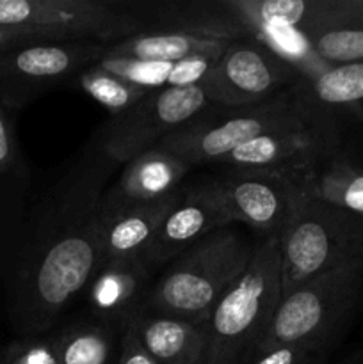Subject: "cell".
<instances>
[{"label":"cell","instance_id":"ac0fdd59","mask_svg":"<svg viewBox=\"0 0 363 364\" xmlns=\"http://www.w3.org/2000/svg\"><path fill=\"white\" fill-rule=\"evenodd\" d=\"M178 194L153 205L102 212V263L144 258L160 223L174 205Z\"/></svg>","mask_w":363,"mask_h":364},{"label":"cell","instance_id":"4dcf8cb0","mask_svg":"<svg viewBox=\"0 0 363 364\" xmlns=\"http://www.w3.org/2000/svg\"><path fill=\"white\" fill-rule=\"evenodd\" d=\"M338 364H363V352H359V350L352 352V354H349L347 358L342 359Z\"/></svg>","mask_w":363,"mask_h":364},{"label":"cell","instance_id":"d4e9b609","mask_svg":"<svg viewBox=\"0 0 363 364\" xmlns=\"http://www.w3.org/2000/svg\"><path fill=\"white\" fill-rule=\"evenodd\" d=\"M71 82L85 95L91 96L95 102H98L110 116H120V114L127 112L149 92L110 73L109 70L96 63L84 68Z\"/></svg>","mask_w":363,"mask_h":364},{"label":"cell","instance_id":"44dd1931","mask_svg":"<svg viewBox=\"0 0 363 364\" xmlns=\"http://www.w3.org/2000/svg\"><path fill=\"white\" fill-rule=\"evenodd\" d=\"M121 333L98 318L77 320L50 336L59 364H120Z\"/></svg>","mask_w":363,"mask_h":364},{"label":"cell","instance_id":"f546056e","mask_svg":"<svg viewBox=\"0 0 363 364\" xmlns=\"http://www.w3.org/2000/svg\"><path fill=\"white\" fill-rule=\"evenodd\" d=\"M34 41H57V39L50 38V36L43 34V32L0 25V52H2V50L11 48V46L23 45V43H34Z\"/></svg>","mask_w":363,"mask_h":364},{"label":"cell","instance_id":"f1b7e54d","mask_svg":"<svg viewBox=\"0 0 363 364\" xmlns=\"http://www.w3.org/2000/svg\"><path fill=\"white\" fill-rule=\"evenodd\" d=\"M120 364H159L144 347L130 327H125L120 338Z\"/></svg>","mask_w":363,"mask_h":364},{"label":"cell","instance_id":"6da1fadb","mask_svg":"<svg viewBox=\"0 0 363 364\" xmlns=\"http://www.w3.org/2000/svg\"><path fill=\"white\" fill-rule=\"evenodd\" d=\"M112 166L95 146L39 215L11 284V320L23 338L48 334L102 265V199Z\"/></svg>","mask_w":363,"mask_h":364},{"label":"cell","instance_id":"277c9868","mask_svg":"<svg viewBox=\"0 0 363 364\" xmlns=\"http://www.w3.org/2000/svg\"><path fill=\"white\" fill-rule=\"evenodd\" d=\"M281 301L278 238H260L248 269L205 320L203 364H248Z\"/></svg>","mask_w":363,"mask_h":364},{"label":"cell","instance_id":"9a60e30c","mask_svg":"<svg viewBox=\"0 0 363 364\" xmlns=\"http://www.w3.org/2000/svg\"><path fill=\"white\" fill-rule=\"evenodd\" d=\"M153 272L142 259L103 262L88 287L93 316L123 333L132 316L141 309Z\"/></svg>","mask_w":363,"mask_h":364},{"label":"cell","instance_id":"9c48e42d","mask_svg":"<svg viewBox=\"0 0 363 364\" xmlns=\"http://www.w3.org/2000/svg\"><path fill=\"white\" fill-rule=\"evenodd\" d=\"M103 43L34 41L0 52V105L20 109L98 63Z\"/></svg>","mask_w":363,"mask_h":364},{"label":"cell","instance_id":"4fadbf2b","mask_svg":"<svg viewBox=\"0 0 363 364\" xmlns=\"http://www.w3.org/2000/svg\"><path fill=\"white\" fill-rule=\"evenodd\" d=\"M230 224L212 180L184 187L160 223L142 262L153 274L164 270L206 235Z\"/></svg>","mask_w":363,"mask_h":364},{"label":"cell","instance_id":"52a82bcc","mask_svg":"<svg viewBox=\"0 0 363 364\" xmlns=\"http://www.w3.org/2000/svg\"><path fill=\"white\" fill-rule=\"evenodd\" d=\"M0 25L43 32L57 41L103 45L144 31L130 0H0Z\"/></svg>","mask_w":363,"mask_h":364},{"label":"cell","instance_id":"5b68a950","mask_svg":"<svg viewBox=\"0 0 363 364\" xmlns=\"http://www.w3.org/2000/svg\"><path fill=\"white\" fill-rule=\"evenodd\" d=\"M330 117V112L313 105L295 84L262 105L228 114H201L185 128L167 135L157 148L173 153L191 167L219 164L246 142L274 132L312 127Z\"/></svg>","mask_w":363,"mask_h":364},{"label":"cell","instance_id":"7402d4cb","mask_svg":"<svg viewBox=\"0 0 363 364\" xmlns=\"http://www.w3.org/2000/svg\"><path fill=\"white\" fill-rule=\"evenodd\" d=\"M310 196L363 217V169L337 155L305 181Z\"/></svg>","mask_w":363,"mask_h":364},{"label":"cell","instance_id":"7a4b0ae2","mask_svg":"<svg viewBox=\"0 0 363 364\" xmlns=\"http://www.w3.org/2000/svg\"><path fill=\"white\" fill-rule=\"evenodd\" d=\"M231 226L206 235L173 259L148 288L141 311L205 322L255 252V242Z\"/></svg>","mask_w":363,"mask_h":364},{"label":"cell","instance_id":"2e32d148","mask_svg":"<svg viewBox=\"0 0 363 364\" xmlns=\"http://www.w3.org/2000/svg\"><path fill=\"white\" fill-rule=\"evenodd\" d=\"M302 34L330 66L363 60V0H313Z\"/></svg>","mask_w":363,"mask_h":364},{"label":"cell","instance_id":"4316f807","mask_svg":"<svg viewBox=\"0 0 363 364\" xmlns=\"http://www.w3.org/2000/svg\"><path fill=\"white\" fill-rule=\"evenodd\" d=\"M326 355L313 354L295 345H276V347L256 350L248 364H322Z\"/></svg>","mask_w":363,"mask_h":364},{"label":"cell","instance_id":"8992f818","mask_svg":"<svg viewBox=\"0 0 363 364\" xmlns=\"http://www.w3.org/2000/svg\"><path fill=\"white\" fill-rule=\"evenodd\" d=\"M363 256V217L305 191L280 237L281 297L306 281Z\"/></svg>","mask_w":363,"mask_h":364},{"label":"cell","instance_id":"d6986e66","mask_svg":"<svg viewBox=\"0 0 363 364\" xmlns=\"http://www.w3.org/2000/svg\"><path fill=\"white\" fill-rule=\"evenodd\" d=\"M231 41L196 38L178 32L144 31L107 46L102 59L177 63L191 57H219Z\"/></svg>","mask_w":363,"mask_h":364},{"label":"cell","instance_id":"8fae6325","mask_svg":"<svg viewBox=\"0 0 363 364\" xmlns=\"http://www.w3.org/2000/svg\"><path fill=\"white\" fill-rule=\"evenodd\" d=\"M338 128L330 117L312 127L274 132L246 142L219 164L231 169L280 174L305 188L310 174L338 155Z\"/></svg>","mask_w":363,"mask_h":364},{"label":"cell","instance_id":"ba28073f","mask_svg":"<svg viewBox=\"0 0 363 364\" xmlns=\"http://www.w3.org/2000/svg\"><path fill=\"white\" fill-rule=\"evenodd\" d=\"M210 105L201 85L149 91L137 105L110 116L93 144L114 164H127L206 112Z\"/></svg>","mask_w":363,"mask_h":364},{"label":"cell","instance_id":"e0dca14e","mask_svg":"<svg viewBox=\"0 0 363 364\" xmlns=\"http://www.w3.org/2000/svg\"><path fill=\"white\" fill-rule=\"evenodd\" d=\"M144 350L159 364H203L206 350L205 322L139 309L127 323Z\"/></svg>","mask_w":363,"mask_h":364},{"label":"cell","instance_id":"83f0119b","mask_svg":"<svg viewBox=\"0 0 363 364\" xmlns=\"http://www.w3.org/2000/svg\"><path fill=\"white\" fill-rule=\"evenodd\" d=\"M20 166V151L14 137L13 123L0 105V173H14Z\"/></svg>","mask_w":363,"mask_h":364},{"label":"cell","instance_id":"30bf717a","mask_svg":"<svg viewBox=\"0 0 363 364\" xmlns=\"http://www.w3.org/2000/svg\"><path fill=\"white\" fill-rule=\"evenodd\" d=\"M290 66L255 38L231 41L201 82L210 105L238 110L262 105L299 84Z\"/></svg>","mask_w":363,"mask_h":364},{"label":"cell","instance_id":"cb8c5ba5","mask_svg":"<svg viewBox=\"0 0 363 364\" xmlns=\"http://www.w3.org/2000/svg\"><path fill=\"white\" fill-rule=\"evenodd\" d=\"M249 38L258 39L270 52L276 53L287 66H290L298 73L301 82L313 80L327 68H331L317 55L308 38L295 28L265 25V27L253 28L249 32Z\"/></svg>","mask_w":363,"mask_h":364},{"label":"cell","instance_id":"ffe728a7","mask_svg":"<svg viewBox=\"0 0 363 364\" xmlns=\"http://www.w3.org/2000/svg\"><path fill=\"white\" fill-rule=\"evenodd\" d=\"M219 57H191L177 63L135 59H100L102 68L110 73L125 78L130 84L139 85L146 91L166 87H192L201 85L209 71Z\"/></svg>","mask_w":363,"mask_h":364},{"label":"cell","instance_id":"7c38bea8","mask_svg":"<svg viewBox=\"0 0 363 364\" xmlns=\"http://www.w3.org/2000/svg\"><path fill=\"white\" fill-rule=\"evenodd\" d=\"M212 183L231 224L241 223L260 238L278 240L305 194L295 181L263 171L231 169Z\"/></svg>","mask_w":363,"mask_h":364},{"label":"cell","instance_id":"484cf974","mask_svg":"<svg viewBox=\"0 0 363 364\" xmlns=\"http://www.w3.org/2000/svg\"><path fill=\"white\" fill-rule=\"evenodd\" d=\"M0 364H59L50 338H21L0 355Z\"/></svg>","mask_w":363,"mask_h":364},{"label":"cell","instance_id":"3957f363","mask_svg":"<svg viewBox=\"0 0 363 364\" xmlns=\"http://www.w3.org/2000/svg\"><path fill=\"white\" fill-rule=\"evenodd\" d=\"M362 301L363 256L306 281L281 297L256 350L295 345L326 355L347 333Z\"/></svg>","mask_w":363,"mask_h":364},{"label":"cell","instance_id":"5bb4252c","mask_svg":"<svg viewBox=\"0 0 363 364\" xmlns=\"http://www.w3.org/2000/svg\"><path fill=\"white\" fill-rule=\"evenodd\" d=\"M192 167L160 148L141 153L123 166L120 178L102 199V212L153 205L177 196L184 188V178Z\"/></svg>","mask_w":363,"mask_h":364},{"label":"cell","instance_id":"603a6c76","mask_svg":"<svg viewBox=\"0 0 363 364\" xmlns=\"http://www.w3.org/2000/svg\"><path fill=\"white\" fill-rule=\"evenodd\" d=\"M302 95L320 110L330 112L337 107H352L363 103V60L338 64L310 82H299Z\"/></svg>","mask_w":363,"mask_h":364}]
</instances>
